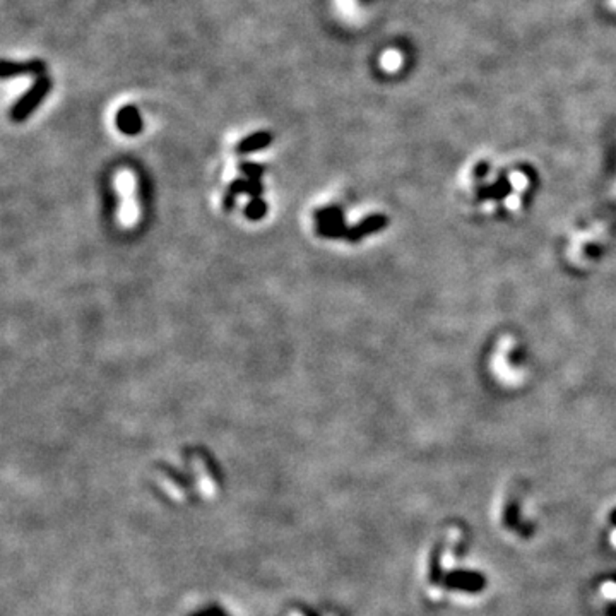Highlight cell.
<instances>
[{"label": "cell", "instance_id": "1", "mask_svg": "<svg viewBox=\"0 0 616 616\" xmlns=\"http://www.w3.org/2000/svg\"><path fill=\"white\" fill-rule=\"evenodd\" d=\"M52 82L48 78H40L34 81V85L22 94L19 100L14 103L13 110H10V119L14 122H22L28 119L29 115L38 108L41 101L45 100V96L50 91Z\"/></svg>", "mask_w": 616, "mask_h": 616}, {"label": "cell", "instance_id": "2", "mask_svg": "<svg viewBox=\"0 0 616 616\" xmlns=\"http://www.w3.org/2000/svg\"><path fill=\"white\" fill-rule=\"evenodd\" d=\"M45 64L40 60H29V62H9V60H3L2 62V81H7L10 78H19V75H31V74H41L43 72Z\"/></svg>", "mask_w": 616, "mask_h": 616}, {"label": "cell", "instance_id": "3", "mask_svg": "<svg viewBox=\"0 0 616 616\" xmlns=\"http://www.w3.org/2000/svg\"><path fill=\"white\" fill-rule=\"evenodd\" d=\"M387 226V218L382 214H374V216H368L365 218L363 221H360L356 226H353L349 230V242H360L361 238L367 237V235L375 233V231L382 230V228Z\"/></svg>", "mask_w": 616, "mask_h": 616}, {"label": "cell", "instance_id": "4", "mask_svg": "<svg viewBox=\"0 0 616 616\" xmlns=\"http://www.w3.org/2000/svg\"><path fill=\"white\" fill-rule=\"evenodd\" d=\"M272 142V135L269 132H256V134L245 137L242 142L237 146V153L238 154H252L257 153V151L265 149L269 144Z\"/></svg>", "mask_w": 616, "mask_h": 616}, {"label": "cell", "instance_id": "5", "mask_svg": "<svg viewBox=\"0 0 616 616\" xmlns=\"http://www.w3.org/2000/svg\"><path fill=\"white\" fill-rule=\"evenodd\" d=\"M117 124H119V129L125 134H137L140 131V119H139V113L135 112L132 106H127L119 113L117 117Z\"/></svg>", "mask_w": 616, "mask_h": 616}, {"label": "cell", "instance_id": "6", "mask_svg": "<svg viewBox=\"0 0 616 616\" xmlns=\"http://www.w3.org/2000/svg\"><path fill=\"white\" fill-rule=\"evenodd\" d=\"M402 66H404V55L399 50H395V48H389L380 57V67H382V71L389 72V74L399 72Z\"/></svg>", "mask_w": 616, "mask_h": 616}, {"label": "cell", "instance_id": "7", "mask_svg": "<svg viewBox=\"0 0 616 616\" xmlns=\"http://www.w3.org/2000/svg\"><path fill=\"white\" fill-rule=\"evenodd\" d=\"M351 228L344 223H318L317 233L325 238H348Z\"/></svg>", "mask_w": 616, "mask_h": 616}, {"label": "cell", "instance_id": "8", "mask_svg": "<svg viewBox=\"0 0 616 616\" xmlns=\"http://www.w3.org/2000/svg\"><path fill=\"white\" fill-rule=\"evenodd\" d=\"M245 187H247V180L243 178H238V180H233L228 187L226 193L223 197V207L224 211H231L235 207V203H237V197L245 193Z\"/></svg>", "mask_w": 616, "mask_h": 616}, {"label": "cell", "instance_id": "9", "mask_svg": "<svg viewBox=\"0 0 616 616\" xmlns=\"http://www.w3.org/2000/svg\"><path fill=\"white\" fill-rule=\"evenodd\" d=\"M336 6L346 21L358 22L361 19V10L356 0H336Z\"/></svg>", "mask_w": 616, "mask_h": 616}, {"label": "cell", "instance_id": "10", "mask_svg": "<svg viewBox=\"0 0 616 616\" xmlns=\"http://www.w3.org/2000/svg\"><path fill=\"white\" fill-rule=\"evenodd\" d=\"M314 218L317 219L318 223H342L344 212H342L337 205H327V207L317 209V211L314 212Z\"/></svg>", "mask_w": 616, "mask_h": 616}, {"label": "cell", "instance_id": "11", "mask_svg": "<svg viewBox=\"0 0 616 616\" xmlns=\"http://www.w3.org/2000/svg\"><path fill=\"white\" fill-rule=\"evenodd\" d=\"M265 212H267V204H265L264 200L261 199V197H258V199L250 200V203L247 204V207H245V216L249 219H252V221H257V219H261L262 216L265 214Z\"/></svg>", "mask_w": 616, "mask_h": 616}, {"label": "cell", "instance_id": "12", "mask_svg": "<svg viewBox=\"0 0 616 616\" xmlns=\"http://www.w3.org/2000/svg\"><path fill=\"white\" fill-rule=\"evenodd\" d=\"M238 170H240V173L245 175L249 180H258V178H261L265 171L264 166L257 165V163H240Z\"/></svg>", "mask_w": 616, "mask_h": 616}, {"label": "cell", "instance_id": "13", "mask_svg": "<svg viewBox=\"0 0 616 616\" xmlns=\"http://www.w3.org/2000/svg\"><path fill=\"white\" fill-rule=\"evenodd\" d=\"M245 193L252 197V199H258L264 193V185H262L261 180H247Z\"/></svg>", "mask_w": 616, "mask_h": 616}, {"label": "cell", "instance_id": "14", "mask_svg": "<svg viewBox=\"0 0 616 616\" xmlns=\"http://www.w3.org/2000/svg\"><path fill=\"white\" fill-rule=\"evenodd\" d=\"M606 6H608V9H611L613 13H616V0H606Z\"/></svg>", "mask_w": 616, "mask_h": 616}]
</instances>
